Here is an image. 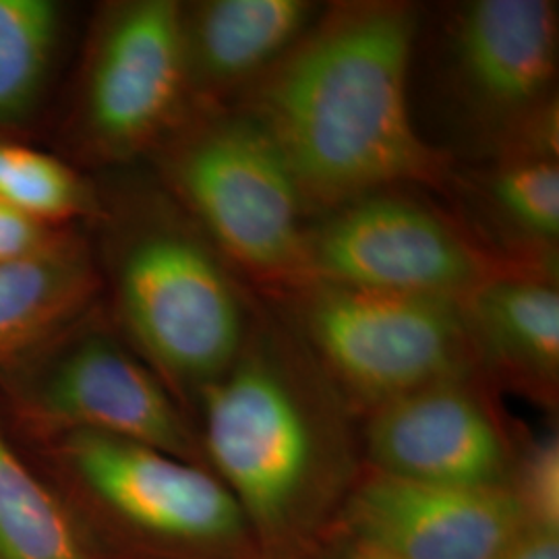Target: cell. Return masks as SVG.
Returning <instances> with one entry per match:
<instances>
[{
  "mask_svg": "<svg viewBox=\"0 0 559 559\" xmlns=\"http://www.w3.org/2000/svg\"><path fill=\"white\" fill-rule=\"evenodd\" d=\"M150 160L222 260L258 278L305 284V200L276 143L249 115L193 106Z\"/></svg>",
  "mask_w": 559,
  "mask_h": 559,
  "instance_id": "cell-5",
  "label": "cell"
},
{
  "mask_svg": "<svg viewBox=\"0 0 559 559\" xmlns=\"http://www.w3.org/2000/svg\"><path fill=\"white\" fill-rule=\"evenodd\" d=\"M516 498L528 520V528L558 535L559 441L556 436H545L531 448L522 466Z\"/></svg>",
  "mask_w": 559,
  "mask_h": 559,
  "instance_id": "cell-20",
  "label": "cell"
},
{
  "mask_svg": "<svg viewBox=\"0 0 559 559\" xmlns=\"http://www.w3.org/2000/svg\"><path fill=\"white\" fill-rule=\"evenodd\" d=\"M0 420L20 445L100 433L189 462L198 456L179 402L102 300L0 369Z\"/></svg>",
  "mask_w": 559,
  "mask_h": 559,
  "instance_id": "cell-4",
  "label": "cell"
},
{
  "mask_svg": "<svg viewBox=\"0 0 559 559\" xmlns=\"http://www.w3.org/2000/svg\"><path fill=\"white\" fill-rule=\"evenodd\" d=\"M87 224L100 300L168 392L200 394L239 359L247 311L230 272L160 185L104 191Z\"/></svg>",
  "mask_w": 559,
  "mask_h": 559,
  "instance_id": "cell-2",
  "label": "cell"
},
{
  "mask_svg": "<svg viewBox=\"0 0 559 559\" xmlns=\"http://www.w3.org/2000/svg\"><path fill=\"white\" fill-rule=\"evenodd\" d=\"M360 545L399 559H500L528 528L503 487H440L378 475L350 503Z\"/></svg>",
  "mask_w": 559,
  "mask_h": 559,
  "instance_id": "cell-12",
  "label": "cell"
},
{
  "mask_svg": "<svg viewBox=\"0 0 559 559\" xmlns=\"http://www.w3.org/2000/svg\"><path fill=\"white\" fill-rule=\"evenodd\" d=\"M417 11L402 2L328 9L245 98L305 203L344 205L406 182H441L445 156L411 117Z\"/></svg>",
  "mask_w": 559,
  "mask_h": 559,
  "instance_id": "cell-1",
  "label": "cell"
},
{
  "mask_svg": "<svg viewBox=\"0 0 559 559\" xmlns=\"http://www.w3.org/2000/svg\"><path fill=\"white\" fill-rule=\"evenodd\" d=\"M558 4L475 0L450 27L452 87L498 145L551 102L558 71Z\"/></svg>",
  "mask_w": 559,
  "mask_h": 559,
  "instance_id": "cell-10",
  "label": "cell"
},
{
  "mask_svg": "<svg viewBox=\"0 0 559 559\" xmlns=\"http://www.w3.org/2000/svg\"><path fill=\"white\" fill-rule=\"evenodd\" d=\"M0 201L50 226L100 216V185L41 143L0 133Z\"/></svg>",
  "mask_w": 559,
  "mask_h": 559,
  "instance_id": "cell-18",
  "label": "cell"
},
{
  "mask_svg": "<svg viewBox=\"0 0 559 559\" xmlns=\"http://www.w3.org/2000/svg\"><path fill=\"white\" fill-rule=\"evenodd\" d=\"M380 475L440 487H501L508 450L500 427L464 380L381 402L367 425Z\"/></svg>",
  "mask_w": 559,
  "mask_h": 559,
  "instance_id": "cell-11",
  "label": "cell"
},
{
  "mask_svg": "<svg viewBox=\"0 0 559 559\" xmlns=\"http://www.w3.org/2000/svg\"><path fill=\"white\" fill-rule=\"evenodd\" d=\"M67 228L71 226H50L29 218L0 201V265L40 251L59 239Z\"/></svg>",
  "mask_w": 559,
  "mask_h": 559,
  "instance_id": "cell-21",
  "label": "cell"
},
{
  "mask_svg": "<svg viewBox=\"0 0 559 559\" xmlns=\"http://www.w3.org/2000/svg\"><path fill=\"white\" fill-rule=\"evenodd\" d=\"M20 448L85 547L117 533L158 549H203L235 539L247 519L218 477L143 443L71 433Z\"/></svg>",
  "mask_w": 559,
  "mask_h": 559,
  "instance_id": "cell-6",
  "label": "cell"
},
{
  "mask_svg": "<svg viewBox=\"0 0 559 559\" xmlns=\"http://www.w3.org/2000/svg\"><path fill=\"white\" fill-rule=\"evenodd\" d=\"M475 348L551 383L559 369V293L549 280L506 274L462 302Z\"/></svg>",
  "mask_w": 559,
  "mask_h": 559,
  "instance_id": "cell-16",
  "label": "cell"
},
{
  "mask_svg": "<svg viewBox=\"0 0 559 559\" xmlns=\"http://www.w3.org/2000/svg\"><path fill=\"white\" fill-rule=\"evenodd\" d=\"M318 20L307 0L180 2V38L193 106L249 90Z\"/></svg>",
  "mask_w": 559,
  "mask_h": 559,
  "instance_id": "cell-13",
  "label": "cell"
},
{
  "mask_svg": "<svg viewBox=\"0 0 559 559\" xmlns=\"http://www.w3.org/2000/svg\"><path fill=\"white\" fill-rule=\"evenodd\" d=\"M203 450L245 516L278 524L305 493L320 436L297 385L265 344H247L235 365L200 392Z\"/></svg>",
  "mask_w": 559,
  "mask_h": 559,
  "instance_id": "cell-9",
  "label": "cell"
},
{
  "mask_svg": "<svg viewBox=\"0 0 559 559\" xmlns=\"http://www.w3.org/2000/svg\"><path fill=\"white\" fill-rule=\"evenodd\" d=\"M100 300L87 226H71L40 251L0 265V369Z\"/></svg>",
  "mask_w": 559,
  "mask_h": 559,
  "instance_id": "cell-14",
  "label": "cell"
},
{
  "mask_svg": "<svg viewBox=\"0 0 559 559\" xmlns=\"http://www.w3.org/2000/svg\"><path fill=\"white\" fill-rule=\"evenodd\" d=\"M500 559H559V535L526 528Z\"/></svg>",
  "mask_w": 559,
  "mask_h": 559,
  "instance_id": "cell-22",
  "label": "cell"
},
{
  "mask_svg": "<svg viewBox=\"0 0 559 559\" xmlns=\"http://www.w3.org/2000/svg\"><path fill=\"white\" fill-rule=\"evenodd\" d=\"M346 559H399L392 558V556H388V554H381L378 549H371V547H367V545H357L353 551H350V556Z\"/></svg>",
  "mask_w": 559,
  "mask_h": 559,
  "instance_id": "cell-23",
  "label": "cell"
},
{
  "mask_svg": "<svg viewBox=\"0 0 559 559\" xmlns=\"http://www.w3.org/2000/svg\"><path fill=\"white\" fill-rule=\"evenodd\" d=\"M193 108L177 0H115L87 25L44 147L90 175L150 158Z\"/></svg>",
  "mask_w": 559,
  "mask_h": 559,
  "instance_id": "cell-3",
  "label": "cell"
},
{
  "mask_svg": "<svg viewBox=\"0 0 559 559\" xmlns=\"http://www.w3.org/2000/svg\"><path fill=\"white\" fill-rule=\"evenodd\" d=\"M71 7L0 0V133L40 143L59 92Z\"/></svg>",
  "mask_w": 559,
  "mask_h": 559,
  "instance_id": "cell-15",
  "label": "cell"
},
{
  "mask_svg": "<svg viewBox=\"0 0 559 559\" xmlns=\"http://www.w3.org/2000/svg\"><path fill=\"white\" fill-rule=\"evenodd\" d=\"M500 276L506 272L460 226L394 191L338 205L305 239V284L464 302Z\"/></svg>",
  "mask_w": 559,
  "mask_h": 559,
  "instance_id": "cell-8",
  "label": "cell"
},
{
  "mask_svg": "<svg viewBox=\"0 0 559 559\" xmlns=\"http://www.w3.org/2000/svg\"><path fill=\"white\" fill-rule=\"evenodd\" d=\"M0 559H94L48 483L0 420Z\"/></svg>",
  "mask_w": 559,
  "mask_h": 559,
  "instance_id": "cell-17",
  "label": "cell"
},
{
  "mask_svg": "<svg viewBox=\"0 0 559 559\" xmlns=\"http://www.w3.org/2000/svg\"><path fill=\"white\" fill-rule=\"evenodd\" d=\"M485 195L512 233L545 249L558 245V160H500L487 177Z\"/></svg>",
  "mask_w": 559,
  "mask_h": 559,
  "instance_id": "cell-19",
  "label": "cell"
},
{
  "mask_svg": "<svg viewBox=\"0 0 559 559\" xmlns=\"http://www.w3.org/2000/svg\"><path fill=\"white\" fill-rule=\"evenodd\" d=\"M300 325L321 360L376 404L462 380L475 348L462 302L302 284Z\"/></svg>",
  "mask_w": 559,
  "mask_h": 559,
  "instance_id": "cell-7",
  "label": "cell"
}]
</instances>
